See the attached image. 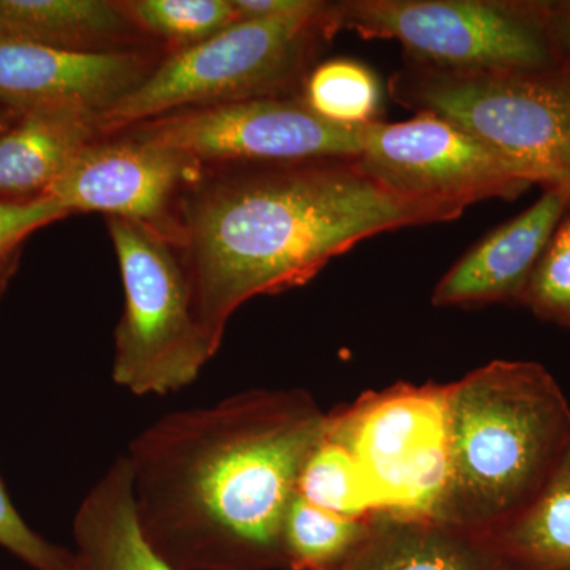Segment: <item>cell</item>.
Segmentation results:
<instances>
[{"label": "cell", "instance_id": "cell-6", "mask_svg": "<svg viewBox=\"0 0 570 570\" xmlns=\"http://www.w3.org/2000/svg\"><path fill=\"white\" fill-rule=\"evenodd\" d=\"M337 32L395 40L404 63L449 71L562 70L547 0H344Z\"/></svg>", "mask_w": 570, "mask_h": 570}, {"label": "cell", "instance_id": "cell-3", "mask_svg": "<svg viewBox=\"0 0 570 570\" xmlns=\"http://www.w3.org/2000/svg\"><path fill=\"white\" fill-rule=\"evenodd\" d=\"M449 479L438 520L490 532L542 489L570 442V404L546 366L494 360L445 384Z\"/></svg>", "mask_w": 570, "mask_h": 570}, {"label": "cell", "instance_id": "cell-11", "mask_svg": "<svg viewBox=\"0 0 570 570\" xmlns=\"http://www.w3.org/2000/svg\"><path fill=\"white\" fill-rule=\"evenodd\" d=\"M204 165L187 154L137 140L102 135L73 157L48 197L73 213H104L149 228L178 243V206Z\"/></svg>", "mask_w": 570, "mask_h": 570}, {"label": "cell", "instance_id": "cell-29", "mask_svg": "<svg viewBox=\"0 0 570 570\" xmlns=\"http://www.w3.org/2000/svg\"><path fill=\"white\" fill-rule=\"evenodd\" d=\"M566 570H570V569H566Z\"/></svg>", "mask_w": 570, "mask_h": 570}, {"label": "cell", "instance_id": "cell-17", "mask_svg": "<svg viewBox=\"0 0 570 570\" xmlns=\"http://www.w3.org/2000/svg\"><path fill=\"white\" fill-rule=\"evenodd\" d=\"M0 37L67 51H148L118 0H0Z\"/></svg>", "mask_w": 570, "mask_h": 570}, {"label": "cell", "instance_id": "cell-19", "mask_svg": "<svg viewBox=\"0 0 570 570\" xmlns=\"http://www.w3.org/2000/svg\"><path fill=\"white\" fill-rule=\"evenodd\" d=\"M370 515H340L311 504L296 493L284 520L287 570H335L362 542Z\"/></svg>", "mask_w": 570, "mask_h": 570}, {"label": "cell", "instance_id": "cell-22", "mask_svg": "<svg viewBox=\"0 0 570 570\" xmlns=\"http://www.w3.org/2000/svg\"><path fill=\"white\" fill-rule=\"evenodd\" d=\"M296 493L311 504L340 515L362 519L377 512L354 455L326 433L306 460Z\"/></svg>", "mask_w": 570, "mask_h": 570}, {"label": "cell", "instance_id": "cell-8", "mask_svg": "<svg viewBox=\"0 0 570 570\" xmlns=\"http://www.w3.org/2000/svg\"><path fill=\"white\" fill-rule=\"evenodd\" d=\"M326 436L354 455L377 512L436 519L449 479L445 385L365 393L328 414Z\"/></svg>", "mask_w": 570, "mask_h": 570}, {"label": "cell", "instance_id": "cell-16", "mask_svg": "<svg viewBox=\"0 0 570 570\" xmlns=\"http://www.w3.org/2000/svg\"><path fill=\"white\" fill-rule=\"evenodd\" d=\"M71 532L73 570H171L142 538L126 456L112 461L82 498Z\"/></svg>", "mask_w": 570, "mask_h": 570}, {"label": "cell", "instance_id": "cell-14", "mask_svg": "<svg viewBox=\"0 0 570 570\" xmlns=\"http://www.w3.org/2000/svg\"><path fill=\"white\" fill-rule=\"evenodd\" d=\"M335 570H515L487 532L379 510L362 542Z\"/></svg>", "mask_w": 570, "mask_h": 570}, {"label": "cell", "instance_id": "cell-20", "mask_svg": "<svg viewBox=\"0 0 570 570\" xmlns=\"http://www.w3.org/2000/svg\"><path fill=\"white\" fill-rule=\"evenodd\" d=\"M298 99L325 121L366 127L379 122L382 88L376 73L362 62L337 58L318 63L307 73Z\"/></svg>", "mask_w": 570, "mask_h": 570}, {"label": "cell", "instance_id": "cell-24", "mask_svg": "<svg viewBox=\"0 0 570 570\" xmlns=\"http://www.w3.org/2000/svg\"><path fill=\"white\" fill-rule=\"evenodd\" d=\"M0 547L33 570H73L75 553L33 531L14 508L0 479Z\"/></svg>", "mask_w": 570, "mask_h": 570}, {"label": "cell", "instance_id": "cell-9", "mask_svg": "<svg viewBox=\"0 0 570 570\" xmlns=\"http://www.w3.org/2000/svg\"><path fill=\"white\" fill-rule=\"evenodd\" d=\"M366 127L336 126L307 110L298 97H284L187 108L121 134L202 165L281 164L360 157Z\"/></svg>", "mask_w": 570, "mask_h": 570}, {"label": "cell", "instance_id": "cell-25", "mask_svg": "<svg viewBox=\"0 0 570 570\" xmlns=\"http://www.w3.org/2000/svg\"><path fill=\"white\" fill-rule=\"evenodd\" d=\"M67 216L69 212L48 195L29 200L0 198V268L20 261L22 242L33 232Z\"/></svg>", "mask_w": 570, "mask_h": 570}, {"label": "cell", "instance_id": "cell-7", "mask_svg": "<svg viewBox=\"0 0 570 570\" xmlns=\"http://www.w3.org/2000/svg\"><path fill=\"white\" fill-rule=\"evenodd\" d=\"M107 225L124 291L112 382L137 396L179 392L200 376L219 346L198 317L178 250L140 224L107 217Z\"/></svg>", "mask_w": 570, "mask_h": 570}, {"label": "cell", "instance_id": "cell-28", "mask_svg": "<svg viewBox=\"0 0 570 570\" xmlns=\"http://www.w3.org/2000/svg\"><path fill=\"white\" fill-rule=\"evenodd\" d=\"M9 115V111H0V130H2L3 127H6L7 124L10 122L11 116ZM18 264H20V261H14L11 262V264L2 266V268H0V299H2V296L3 294H6L7 288H9L11 277H13L14 272H17Z\"/></svg>", "mask_w": 570, "mask_h": 570}, {"label": "cell", "instance_id": "cell-12", "mask_svg": "<svg viewBox=\"0 0 570 570\" xmlns=\"http://www.w3.org/2000/svg\"><path fill=\"white\" fill-rule=\"evenodd\" d=\"M160 59L151 51H67L0 37V105L17 112L77 105L102 115Z\"/></svg>", "mask_w": 570, "mask_h": 570}, {"label": "cell", "instance_id": "cell-2", "mask_svg": "<svg viewBox=\"0 0 570 570\" xmlns=\"http://www.w3.org/2000/svg\"><path fill=\"white\" fill-rule=\"evenodd\" d=\"M461 214L393 193L358 157L204 165L179 200L175 247L198 317L220 347L230 317L255 296L302 287L371 236Z\"/></svg>", "mask_w": 570, "mask_h": 570}, {"label": "cell", "instance_id": "cell-23", "mask_svg": "<svg viewBox=\"0 0 570 570\" xmlns=\"http://www.w3.org/2000/svg\"><path fill=\"white\" fill-rule=\"evenodd\" d=\"M520 305L540 321L570 328V205L535 265Z\"/></svg>", "mask_w": 570, "mask_h": 570}, {"label": "cell", "instance_id": "cell-1", "mask_svg": "<svg viewBox=\"0 0 570 570\" xmlns=\"http://www.w3.org/2000/svg\"><path fill=\"white\" fill-rule=\"evenodd\" d=\"M328 414L302 389L168 412L130 441L135 517L171 570L285 569L284 520Z\"/></svg>", "mask_w": 570, "mask_h": 570}, {"label": "cell", "instance_id": "cell-4", "mask_svg": "<svg viewBox=\"0 0 570 570\" xmlns=\"http://www.w3.org/2000/svg\"><path fill=\"white\" fill-rule=\"evenodd\" d=\"M336 33L332 2L317 0H299L276 17L235 22L160 59L140 86L100 115V135L187 108L298 97L318 51Z\"/></svg>", "mask_w": 570, "mask_h": 570}, {"label": "cell", "instance_id": "cell-21", "mask_svg": "<svg viewBox=\"0 0 570 570\" xmlns=\"http://www.w3.org/2000/svg\"><path fill=\"white\" fill-rule=\"evenodd\" d=\"M119 9L146 37L170 52L186 50L239 21L234 0H118Z\"/></svg>", "mask_w": 570, "mask_h": 570}, {"label": "cell", "instance_id": "cell-27", "mask_svg": "<svg viewBox=\"0 0 570 570\" xmlns=\"http://www.w3.org/2000/svg\"><path fill=\"white\" fill-rule=\"evenodd\" d=\"M239 21L262 20L295 9L299 0H234Z\"/></svg>", "mask_w": 570, "mask_h": 570}, {"label": "cell", "instance_id": "cell-5", "mask_svg": "<svg viewBox=\"0 0 570 570\" xmlns=\"http://www.w3.org/2000/svg\"><path fill=\"white\" fill-rule=\"evenodd\" d=\"M387 88L401 107L449 119L519 164L535 184L570 198L568 71H449L404 63Z\"/></svg>", "mask_w": 570, "mask_h": 570}, {"label": "cell", "instance_id": "cell-13", "mask_svg": "<svg viewBox=\"0 0 570 570\" xmlns=\"http://www.w3.org/2000/svg\"><path fill=\"white\" fill-rule=\"evenodd\" d=\"M569 205L564 190L547 187L534 205L472 246L439 281L431 303L464 309L521 303L532 272Z\"/></svg>", "mask_w": 570, "mask_h": 570}, {"label": "cell", "instance_id": "cell-18", "mask_svg": "<svg viewBox=\"0 0 570 570\" xmlns=\"http://www.w3.org/2000/svg\"><path fill=\"white\" fill-rule=\"evenodd\" d=\"M489 535L515 570L570 569V442L530 504Z\"/></svg>", "mask_w": 570, "mask_h": 570}, {"label": "cell", "instance_id": "cell-26", "mask_svg": "<svg viewBox=\"0 0 570 570\" xmlns=\"http://www.w3.org/2000/svg\"><path fill=\"white\" fill-rule=\"evenodd\" d=\"M549 26L562 70L570 73V0L549 2Z\"/></svg>", "mask_w": 570, "mask_h": 570}, {"label": "cell", "instance_id": "cell-10", "mask_svg": "<svg viewBox=\"0 0 570 570\" xmlns=\"http://www.w3.org/2000/svg\"><path fill=\"white\" fill-rule=\"evenodd\" d=\"M358 160L393 193L463 212L490 198L515 200L535 184L519 164L433 112L371 124Z\"/></svg>", "mask_w": 570, "mask_h": 570}, {"label": "cell", "instance_id": "cell-15", "mask_svg": "<svg viewBox=\"0 0 570 570\" xmlns=\"http://www.w3.org/2000/svg\"><path fill=\"white\" fill-rule=\"evenodd\" d=\"M99 118V112L77 105L18 112L0 130V195L29 200L47 194L73 157L102 137Z\"/></svg>", "mask_w": 570, "mask_h": 570}]
</instances>
